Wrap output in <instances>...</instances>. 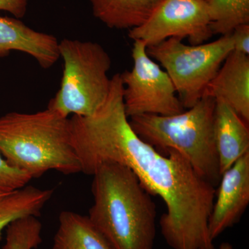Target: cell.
I'll return each mask as SVG.
<instances>
[{
	"instance_id": "2",
	"label": "cell",
	"mask_w": 249,
	"mask_h": 249,
	"mask_svg": "<svg viewBox=\"0 0 249 249\" xmlns=\"http://www.w3.org/2000/svg\"><path fill=\"white\" fill-rule=\"evenodd\" d=\"M92 176L90 222L113 249H153L157 210L152 196L127 166L107 161Z\"/></svg>"
},
{
	"instance_id": "18",
	"label": "cell",
	"mask_w": 249,
	"mask_h": 249,
	"mask_svg": "<svg viewBox=\"0 0 249 249\" xmlns=\"http://www.w3.org/2000/svg\"><path fill=\"white\" fill-rule=\"evenodd\" d=\"M32 178L10 165L0 153V193H10L27 186Z\"/></svg>"
},
{
	"instance_id": "17",
	"label": "cell",
	"mask_w": 249,
	"mask_h": 249,
	"mask_svg": "<svg viewBox=\"0 0 249 249\" xmlns=\"http://www.w3.org/2000/svg\"><path fill=\"white\" fill-rule=\"evenodd\" d=\"M42 225L35 216L16 219L6 229L2 249H36L41 245Z\"/></svg>"
},
{
	"instance_id": "11",
	"label": "cell",
	"mask_w": 249,
	"mask_h": 249,
	"mask_svg": "<svg viewBox=\"0 0 249 249\" xmlns=\"http://www.w3.org/2000/svg\"><path fill=\"white\" fill-rule=\"evenodd\" d=\"M203 96L227 103L249 124V55L232 51L206 87Z\"/></svg>"
},
{
	"instance_id": "12",
	"label": "cell",
	"mask_w": 249,
	"mask_h": 249,
	"mask_svg": "<svg viewBox=\"0 0 249 249\" xmlns=\"http://www.w3.org/2000/svg\"><path fill=\"white\" fill-rule=\"evenodd\" d=\"M214 114V137L221 175L249 152L248 124L227 103L217 100Z\"/></svg>"
},
{
	"instance_id": "19",
	"label": "cell",
	"mask_w": 249,
	"mask_h": 249,
	"mask_svg": "<svg viewBox=\"0 0 249 249\" xmlns=\"http://www.w3.org/2000/svg\"><path fill=\"white\" fill-rule=\"evenodd\" d=\"M230 35L234 52L249 55V24L236 28Z\"/></svg>"
},
{
	"instance_id": "20",
	"label": "cell",
	"mask_w": 249,
	"mask_h": 249,
	"mask_svg": "<svg viewBox=\"0 0 249 249\" xmlns=\"http://www.w3.org/2000/svg\"><path fill=\"white\" fill-rule=\"evenodd\" d=\"M27 6V0H0V11L9 13L18 19L25 16Z\"/></svg>"
},
{
	"instance_id": "16",
	"label": "cell",
	"mask_w": 249,
	"mask_h": 249,
	"mask_svg": "<svg viewBox=\"0 0 249 249\" xmlns=\"http://www.w3.org/2000/svg\"><path fill=\"white\" fill-rule=\"evenodd\" d=\"M213 34L230 35L236 28L249 24V0H205Z\"/></svg>"
},
{
	"instance_id": "3",
	"label": "cell",
	"mask_w": 249,
	"mask_h": 249,
	"mask_svg": "<svg viewBox=\"0 0 249 249\" xmlns=\"http://www.w3.org/2000/svg\"><path fill=\"white\" fill-rule=\"evenodd\" d=\"M0 153L10 165L40 178L49 170L81 173L71 143L69 118L47 109L0 117Z\"/></svg>"
},
{
	"instance_id": "15",
	"label": "cell",
	"mask_w": 249,
	"mask_h": 249,
	"mask_svg": "<svg viewBox=\"0 0 249 249\" xmlns=\"http://www.w3.org/2000/svg\"><path fill=\"white\" fill-rule=\"evenodd\" d=\"M53 194V190L26 186L0 198V240L11 222L27 216L38 217Z\"/></svg>"
},
{
	"instance_id": "8",
	"label": "cell",
	"mask_w": 249,
	"mask_h": 249,
	"mask_svg": "<svg viewBox=\"0 0 249 249\" xmlns=\"http://www.w3.org/2000/svg\"><path fill=\"white\" fill-rule=\"evenodd\" d=\"M213 36L205 0H161L148 19L128 34L129 38L142 41L147 47L170 37L201 45Z\"/></svg>"
},
{
	"instance_id": "5",
	"label": "cell",
	"mask_w": 249,
	"mask_h": 249,
	"mask_svg": "<svg viewBox=\"0 0 249 249\" xmlns=\"http://www.w3.org/2000/svg\"><path fill=\"white\" fill-rule=\"evenodd\" d=\"M59 53L64 61L61 83L47 108L65 118L93 115L110 90V56L97 42L72 39L59 42Z\"/></svg>"
},
{
	"instance_id": "7",
	"label": "cell",
	"mask_w": 249,
	"mask_h": 249,
	"mask_svg": "<svg viewBox=\"0 0 249 249\" xmlns=\"http://www.w3.org/2000/svg\"><path fill=\"white\" fill-rule=\"evenodd\" d=\"M133 67L121 73L127 117L142 114L170 116L185 110L172 80L147 52V45L134 40Z\"/></svg>"
},
{
	"instance_id": "6",
	"label": "cell",
	"mask_w": 249,
	"mask_h": 249,
	"mask_svg": "<svg viewBox=\"0 0 249 249\" xmlns=\"http://www.w3.org/2000/svg\"><path fill=\"white\" fill-rule=\"evenodd\" d=\"M232 51L231 35L196 45H187L181 39L170 37L147 47L148 55L160 62L170 76L186 109L203 97L206 87Z\"/></svg>"
},
{
	"instance_id": "13",
	"label": "cell",
	"mask_w": 249,
	"mask_h": 249,
	"mask_svg": "<svg viewBox=\"0 0 249 249\" xmlns=\"http://www.w3.org/2000/svg\"><path fill=\"white\" fill-rule=\"evenodd\" d=\"M93 16L110 29H131L148 19L161 0H89Z\"/></svg>"
},
{
	"instance_id": "4",
	"label": "cell",
	"mask_w": 249,
	"mask_h": 249,
	"mask_svg": "<svg viewBox=\"0 0 249 249\" xmlns=\"http://www.w3.org/2000/svg\"><path fill=\"white\" fill-rule=\"evenodd\" d=\"M215 103L214 98L203 96L179 114H142L129 118V122L143 142L158 150H177L215 188L222 177L214 137Z\"/></svg>"
},
{
	"instance_id": "21",
	"label": "cell",
	"mask_w": 249,
	"mask_h": 249,
	"mask_svg": "<svg viewBox=\"0 0 249 249\" xmlns=\"http://www.w3.org/2000/svg\"><path fill=\"white\" fill-rule=\"evenodd\" d=\"M219 249H235L233 248V247L230 243H228V242H223L222 245L219 247Z\"/></svg>"
},
{
	"instance_id": "9",
	"label": "cell",
	"mask_w": 249,
	"mask_h": 249,
	"mask_svg": "<svg viewBox=\"0 0 249 249\" xmlns=\"http://www.w3.org/2000/svg\"><path fill=\"white\" fill-rule=\"evenodd\" d=\"M216 192L209 220V235L214 240L240 222L249 204V152L224 173Z\"/></svg>"
},
{
	"instance_id": "1",
	"label": "cell",
	"mask_w": 249,
	"mask_h": 249,
	"mask_svg": "<svg viewBox=\"0 0 249 249\" xmlns=\"http://www.w3.org/2000/svg\"><path fill=\"white\" fill-rule=\"evenodd\" d=\"M124 85L111 80L106 102L90 116L70 120L71 143L81 173L93 175L104 162H116L135 174L142 188L164 201L160 231L173 249H214L209 220L216 189L173 149L164 155L134 132L124 111Z\"/></svg>"
},
{
	"instance_id": "14",
	"label": "cell",
	"mask_w": 249,
	"mask_h": 249,
	"mask_svg": "<svg viewBox=\"0 0 249 249\" xmlns=\"http://www.w3.org/2000/svg\"><path fill=\"white\" fill-rule=\"evenodd\" d=\"M52 249H113L88 216L62 211Z\"/></svg>"
},
{
	"instance_id": "22",
	"label": "cell",
	"mask_w": 249,
	"mask_h": 249,
	"mask_svg": "<svg viewBox=\"0 0 249 249\" xmlns=\"http://www.w3.org/2000/svg\"><path fill=\"white\" fill-rule=\"evenodd\" d=\"M9 194V193H0V198L2 197V196H6V195Z\"/></svg>"
},
{
	"instance_id": "10",
	"label": "cell",
	"mask_w": 249,
	"mask_h": 249,
	"mask_svg": "<svg viewBox=\"0 0 249 249\" xmlns=\"http://www.w3.org/2000/svg\"><path fill=\"white\" fill-rule=\"evenodd\" d=\"M11 52L30 55L44 69L53 67L60 58L55 36L34 30L18 18L0 16V59Z\"/></svg>"
}]
</instances>
